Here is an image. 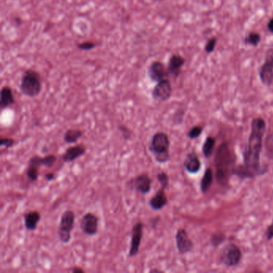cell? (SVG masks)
I'll use <instances>...</instances> for the list:
<instances>
[{"label":"cell","instance_id":"cell-1","mask_svg":"<svg viewBox=\"0 0 273 273\" xmlns=\"http://www.w3.org/2000/svg\"><path fill=\"white\" fill-rule=\"evenodd\" d=\"M265 129L266 124L263 119L256 118L253 120L248 147L244 152V167H240L245 176L251 177L259 174L260 152Z\"/></svg>","mask_w":273,"mask_h":273},{"label":"cell","instance_id":"cell-2","mask_svg":"<svg viewBox=\"0 0 273 273\" xmlns=\"http://www.w3.org/2000/svg\"><path fill=\"white\" fill-rule=\"evenodd\" d=\"M170 140L164 132H157L151 138L149 150L153 154L156 162L164 164L170 160Z\"/></svg>","mask_w":273,"mask_h":273},{"label":"cell","instance_id":"cell-3","mask_svg":"<svg viewBox=\"0 0 273 273\" xmlns=\"http://www.w3.org/2000/svg\"><path fill=\"white\" fill-rule=\"evenodd\" d=\"M19 89L21 92L27 97L38 96L42 91V81L39 73L33 69H27L21 79Z\"/></svg>","mask_w":273,"mask_h":273},{"label":"cell","instance_id":"cell-4","mask_svg":"<svg viewBox=\"0 0 273 273\" xmlns=\"http://www.w3.org/2000/svg\"><path fill=\"white\" fill-rule=\"evenodd\" d=\"M74 219L75 216L73 211H65L62 215L57 233L59 240L63 244H68L71 240V233L74 228Z\"/></svg>","mask_w":273,"mask_h":273},{"label":"cell","instance_id":"cell-5","mask_svg":"<svg viewBox=\"0 0 273 273\" xmlns=\"http://www.w3.org/2000/svg\"><path fill=\"white\" fill-rule=\"evenodd\" d=\"M241 251L235 244H229L221 252V262L226 266L233 267L239 264L241 260Z\"/></svg>","mask_w":273,"mask_h":273},{"label":"cell","instance_id":"cell-6","mask_svg":"<svg viewBox=\"0 0 273 273\" xmlns=\"http://www.w3.org/2000/svg\"><path fill=\"white\" fill-rule=\"evenodd\" d=\"M260 81L266 86H272L273 84V49L267 52L265 60L260 69Z\"/></svg>","mask_w":273,"mask_h":273},{"label":"cell","instance_id":"cell-7","mask_svg":"<svg viewBox=\"0 0 273 273\" xmlns=\"http://www.w3.org/2000/svg\"><path fill=\"white\" fill-rule=\"evenodd\" d=\"M217 167H218V179H221V181L226 180V175L228 173V168L231 164V156L228 151V146L223 145L218 151L217 159Z\"/></svg>","mask_w":273,"mask_h":273},{"label":"cell","instance_id":"cell-8","mask_svg":"<svg viewBox=\"0 0 273 273\" xmlns=\"http://www.w3.org/2000/svg\"><path fill=\"white\" fill-rule=\"evenodd\" d=\"M147 75L151 81L158 83L164 79H168L170 74L167 70V67L165 66L164 63L156 60L151 62L148 66Z\"/></svg>","mask_w":273,"mask_h":273},{"label":"cell","instance_id":"cell-9","mask_svg":"<svg viewBox=\"0 0 273 273\" xmlns=\"http://www.w3.org/2000/svg\"><path fill=\"white\" fill-rule=\"evenodd\" d=\"M172 93V84L169 79H166L157 83L151 91V96L156 101L164 102L170 99Z\"/></svg>","mask_w":273,"mask_h":273},{"label":"cell","instance_id":"cell-10","mask_svg":"<svg viewBox=\"0 0 273 273\" xmlns=\"http://www.w3.org/2000/svg\"><path fill=\"white\" fill-rule=\"evenodd\" d=\"M151 183L152 181L148 174L142 173L131 179V181L127 182V185L136 190V192L146 195L151 191Z\"/></svg>","mask_w":273,"mask_h":273},{"label":"cell","instance_id":"cell-11","mask_svg":"<svg viewBox=\"0 0 273 273\" xmlns=\"http://www.w3.org/2000/svg\"><path fill=\"white\" fill-rule=\"evenodd\" d=\"M144 233V223L139 222L136 223L131 230V245L129 249V257H134L140 250V243Z\"/></svg>","mask_w":273,"mask_h":273},{"label":"cell","instance_id":"cell-12","mask_svg":"<svg viewBox=\"0 0 273 273\" xmlns=\"http://www.w3.org/2000/svg\"><path fill=\"white\" fill-rule=\"evenodd\" d=\"M98 217L91 212H88L84 214L80 220L81 230L88 236L95 235L98 233Z\"/></svg>","mask_w":273,"mask_h":273},{"label":"cell","instance_id":"cell-13","mask_svg":"<svg viewBox=\"0 0 273 273\" xmlns=\"http://www.w3.org/2000/svg\"><path fill=\"white\" fill-rule=\"evenodd\" d=\"M176 247L181 254L189 253L193 248V243L184 229H179L176 235Z\"/></svg>","mask_w":273,"mask_h":273},{"label":"cell","instance_id":"cell-14","mask_svg":"<svg viewBox=\"0 0 273 273\" xmlns=\"http://www.w3.org/2000/svg\"><path fill=\"white\" fill-rule=\"evenodd\" d=\"M185 63V59L181 55H172L167 63V70L170 75L177 78L181 73V69Z\"/></svg>","mask_w":273,"mask_h":273},{"label":"cell","instance_id":"cell-15","mask_svg":"<svg viewBox=\"0 0 273 273\" xmlns=\"http://www.w3.org/2000/svg\"><path fill=\"white\" fill-rule=\"evenodd\" d=\"M86 152V147L84 145H75L68 147L62 156L63 162L71 163L81 157Z\"/></svg>","mask_w":273,"mask_h":273},{"label":"cell","instance_id":"cell-16","mask_svg":"<svg viewBox=\"0 0 273 273\" xmlns=\"http://www.w3.org/2000/svg\"><path fill=\"white\" fill-rule=\"evenodd\" d=\"M164 189V187H161L155 196L149 200V205L153 210H161L163 208H164L165 206L167 205V198Z\"/></svg>","mask_w":273,"mask_h":273},{"label":"cell","instance_id":"cell-17","mask_svg":"<svg viewBox=\"0 0 273 273\" xmlns=\"http://www.w3.org/2000/svg\"><path fill=\"white\" fill-rule=\"evenodd\" d=\"M183 165L187 172L189 173H197L200 170V161L199 160L197 154H195L194 152L187 155L185 161L183 162Z\"/></svg>","mask_w":273,"mask_h":273},{"label":"cell","instance_id":"cell-18","mask_svg":"<svg viewBox=\"0 0 273 273\" xmlns=\"http://www.w3.org/2000/svg\"><path fill=\"white\" fill-rule=\"evenodd\" d=\"M41 215L37 211H31L24 214L25 227L28 231H35L37 228L38 222L40 221Z\"/></svg>","mask_w":273,"mask_h":273},{"label":"cell","instance_id":"cell-19","mask_svg":"<svg viewBox=\"0 0 273 273\" xmlns=\"http://www.w3.org/2000/svg\"><path fill=\"white\" fill-rule=\"evenodd\" d=\"M14 104H15V97H14L12 88L9 86L2 87L1 89V100H0L1 109H7Z\"/></svg>","mask_w":273,"mask_h":273},{"label":"cell","instance_id":"cell-20","mask_svg":"<svg viewBox=\"0 0 273 273\" xmlns=\"http://www.w3.org/2000/svg\"><path fill=\"white\" fill-rule=\"evenodd\" d=\"M84 135L79 129H68L63 136V140L67 144H75Z\"/></svg>","mask_w":273,"mask_h":273},{"label":"cell","instance_id":"cell-21","mask_svg":"<svg viewBox=\"0 0 273 273\" xmlns=\"http://www.w3.org/2000/svg\"><path fill=\"white\" fill-rule=\"evenodd\" d=\"M212 181H213V174L211 168L206 170L205 173L203 175V179L201 181L200 188L201 191L203 193L208 192L212 185Z\"/></svg>","mask_w":273,"mask_h":273},{"label":"cell","instance_id":"cell-22","mask_svg":"<svg viewBox=\"0 0 273 273\" xmlns=\"http://www.w3.org/2000/svg\"><path fill=\"white\" fill-rule=\"evenodd\" d=\"M261 40V36L257 32H250L249 34L244 38V43L246 45L253 46V47H256V46L260 43Z\"/></svg>","mask_w":273,"mask_h":273},{"label":"cell","instance_id":"cell-23","mask_svg":"<svg viewBox=\"0 0 273 273\" xmlns=\"http://www.w3.org/2000/svg\"><path fill=\"white\" fill-rule=\"evenodd\" d=\"M215 143H216V140L214 138L208 137L206 139L205 142L203 144V153L207 158L212 156L213 149H214Z\"/></svg>","mask_w":273,"mask_h":273},{"label":"cell","instance_id":"cell-24","mask_svg":"<svg viewBox=\"0 0 273 273\" xmlns=\"http://www.w3.org/2000/svg\"><path fill=\"white\" fill-rule=\"evenodd\" d=\"M38 168L39 167L36 166H33V165H28L27 170H26V175H27V178L29 179L31 182H35L36 181L38 178Z\"/></svg>","mask_w":273,"mask_h":273},{"label":"cell","instance_id":"cell-25","mask_svg":"<svg viewBox=\"0 0 273 273\" xmlns=\"http://www.w3.org/2000/svg\"><path fill=\"white\" fill-rule=\"evenodd\" d=\"M217 41H218V39H217V37H212L207 41L205 47H204V51H205L206 53L211 54L214 52L215 48L217 47Z\"/></svg>","mask_w":273,"mask_h":273},{"label":"cell","instance_id":"cell-26","mask_svg":"<svg viewBox=\"0 0 273 273\" xmlns=\"http://www.w3.org/2000/svg\"><path fill=\"white\" fill-rule=\"evenodd\" d=\"M96 47V43L92 41H84L82 43L77 44V48L81 51H91Z\"/></svg>","mask_w":273,"mask_h":273},{"label":"cell","instance_id":"cell-27","mask_svg":"<svg viewBox=\"0 0 273 273\" xmlns=\"http://www.w3.org/2000/svg\"><path fill=\"white\" fill-rule=\"evenodd\" d=\"M157 180H158L159 183H161V187L167 188V187H168L169 177L167 176V173H165V172H160V173L157 175Z\"/></svg>","mask_w":273,"mask_h":273},{"label":"cell","instance_id":"cell-28","mask_svg":"<svg viewBox=\"0 0 273 273\" xmlns=\"http://www.w3.org/2000/svg\"><path fill=\"white\" fill-rule=\"evenodd\" d=\"M201 133H202V127L198 126L194 127H192V128L188 131L187 136H188L190 139L194 140V139H197V138L200 136Z\"/></svg>","mask_w":273,"mask_h":273},{"label":"cell","instance_id":"cell-29","mask_svg":"<svg viewBox=\"0 0 273 273\" xmlns=\"http://www.w3.org/2000/svg\"><path fill=\"white\" fill-rule=\"evenodd\" d=\"M15 144H16V141L11 138L2 137L0 140V146L6 147V148H11L13 147Z\"/></svg>","mask_w":273,"mask_h":273},{"label":"cell","instance_id":"cell-30","mask_svg":"<svg viewBox=\"0 0 273 273\" xmlns=\"http://www.w3.org/2000/svg\"><path fill=\"white\" fill-rule=\"evenodd\" d=\"M119 130H120V132L122 134L123 137L124 138V140H127L131 137V135H132V131L127 127L126 126L124 125H120L119 126Z\"/></svg>","mask_w":273,"mask_h":273},{"label":"cell","instance_id":"cell-31","mask_svg":"<svg viewBox=\"0 0 273 273\" xmlns=\"http://www.w3.org/2000/svg\"><path fill=\"white\" fill-rule=\"evenodd\" d=\"M267 239H273V224L269 226L266 232Z\"/></svg>","mask_w":273,"mask_h":273},{"label":"cell","instance_id":"cell-32","mask_svg":"<svg viewBox=\"0 0 273 273\" xmlns=\"http://www.w3.org/2000/svg\"><path fill=\"white\" fill-rule=\"evenodd\" d=\"M14 23L17 26V27H20L21 25L23 24V19L20 17H16L13 19Z\"/></svg>","mask_w":273,"mask_h":273},{"label":"cell","instance_id":"cell-33","mask_svg":"<svg viewBox=\"0 0 273 273\" xmlns=\"http://www.w3.org/2000/svg\"><path fill=\"white\" fill-rule=\"evenodd\" d=\"M55 174L52 173V172H49V173H47L45 175V179L48 181H53V180H55Z\"/></svg>","mask_w":273,"mask_h":273},{"label":"cell","instance_id":"cell-34","mask_svg":"<svg viewBox=\"0 0 273 273\" xmlns=\"http://www.w3.org/2000/svg\"><path fill=\"white\" fill-rule=\"evenodd\" d=\"M267 27H268V30L271 33H273V18H272L270 20H269V23L267 24Z\"/></svg>","mask_w":273,"mask_h":273},{"label":"cell","instance_id":"cell-35","mask_svg":"<svg viewBox=\"0 0 273 273\" xmlns=\"http://www.w3.org/2000/svg\"><path fill=\"white\" fill-rule=\"evenodd\" d=\"M72 272L73 273H84V269H80L79 267H74L73 269H72Z\"/></svg>","mask_w":273,"mask_h":273},{"label":"cell","instance_id":"cell-36","mask_svg":"<svg viewBox=\"0 0 273 273\" xmlns=\"http://www.w3.org/2000/svg\"><path fill=\"white\" fill-rule=\"evenodd\" d=\"M152 1H163V0H152Z\"/></svg>","mask_w":273,"mask_h":273}]
</instances>
